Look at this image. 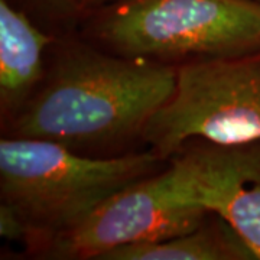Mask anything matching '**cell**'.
<instances>
[{"label": "cell", "instance_id": "obj_8", "mask_svg": "<svg viewBox=\"0 0 260 260\" xmlns=\"http://www.w3.org/2000/svg\"><path fill=\"white\" fill-rule=\"evenodd\" d=\"M198 205L217 214L260 259V182H221L201 195Z\"/></svg>", "mask_w": 260, "mask_h": 260}, {"label": "cell", "instance_id": "obj_11", "mask_svg": "<svg viewBox=\"0 0 260 260\" xmlns=\"http://www.w3.org/2000/svg\"><path fill=\"white\" fill-rule=\"evenodd\" d=\"M119 0H75L77 6L80 12H90V10H99L104 8V6H109L113 5Z\"/></svg>", "mask_w": 260, "mask_h": 260}, {"label": "cell", "instance_id": "obj_4", "mask_svg": "<svg viewBox=\"0 0 260 260\" xmlns=\"http://www.w3.org/2000/svg\"><path fill=\"white\" fill-rule=\"evenodd\" d=\"M140 138L162 160L195 138L221 145L260 142V51L178 65L175 91Z\"/></svg>", "mask_w": 260, "mask_h": 260}, {"label": "cell", "instance_id": "obj_7", "mask_svg": "<svg viewBox=\"0 0 260 260\" xmlns=\"http://www.w3.org/2000/svg\"><path fill=\"white\" fill-rule=\"evenodd\" d=\"M210 217V215H208ZM100 260H243L254 259L240 236L218 217L198 229L158 242L126 244L102 254Z\"/></svg>", "mask_w": 260, "mask_h": 260}, {"label": "cell", "instance_id": "obj_6", "mask_svg": "<svg viewBox=\"0 0 260 260\" xmlns=\"http://www.w3.org/2000/svg\"><path fill=\"white\" fill-rule=\"evenodd\" d=\"M52 38L44 34L8 0H0V103L16 113L44 78V52Z\"/></svg>", "mask_w": 260, "mask_h": 260}, {"label": "cell", "instance_id": "obj_3", "mask_svg": "<svg viewBox=\"0 0 260 260\" xmlns=\"http://www.w3.org/2000/svg\"><path fill=\"white\" fill-rule=\"evenodd\" d=\"M91 37L110 52L169 64L260 51V3L119 0L102 8Z\"/></svg>", "mask_w": 260, "mask_h": 260}, {"label": "cell", "instance_id": "obj_12", "mask_svg": "<svg viewBox=\"0 0 260 260\" xmlns=\"http://www.w3.org/2000/svg\"><path fill=\"white\" fill-rule=\"evenodd\" d=\"M251 2H257V3H260V0H251Z\"/></svg>", "mask_w": 260, "mask_h": 260}, {"label": "cell", "instance_id": "obj_2", "mask_svg": "<svg viewBox=\"0 0 260 260\" xmlns=\"http://www.w3.org/2000/svg\"><path fill=\"white\" fill-rule=\"evenodd\" d=\"M150 149L114 158H90L52 140L10 136L0 142V191L28 229L48 243L81 223L123 188L156 172Z\"/></svg>", "mask_w": 260, "mask_h": 260}, {"label": "cell", "instance_id": "obj_1", "mask_svg": "<svg viewBox=\"0 0 260 260\" xmlns=\"http://www.w3.org/2000/svg\"><path fill=\"white\" fill-rule=\"evenodd\" d=\"M175 85L174 65L67 45L15 114L12 136L52 140L74 150L114 146L140 136Z\"/></svg>", "mask_w": 260, "mask_h": 260}, {"label": "cell", "instance_id": "obj_10", "mask_svg": "<svg viewBox=\"0 0 260 260\" xmlns=\"http://www.w3.org/2000/svg\"><path fill=\"white\" fill-rule=\"evenodd\" d=\"M34 5L51 18L70 19L80 13L75 0H32Z\"/></svg>", "mask_w": 260, "mask_h": 260}, {"label": "cell", "instance_id": "obj_9", "mask_svg": "<svg viewBox=\"0 0 260 260\" xmlns=\"http://www.w3.org/2000/svg\"><path fill=\"white\" fill-rule=\"evenodd\" d=\"M0 234L8 240H23L28 239V229L18 211L3 203L0 207Z\"/></svg>", "mask_w": 260, "mask_h": 260}, {"label": "cell", "instance_id": "obj_5", "mask_svg": "<svg viewBox=\"0 0 260 260\" xmlns=\"http://www.w3.org/2000/svg\"><path fill=\"white\" fill-rule=\"evenodd\" d=\"M210 211L185 201L175 165L142 178L112 195L81 223L45 243L58 259H99L126 244L158 242L198 229Z\"/></svg>", "mask_w": 260, "mask_h": 260}]
</instances>
